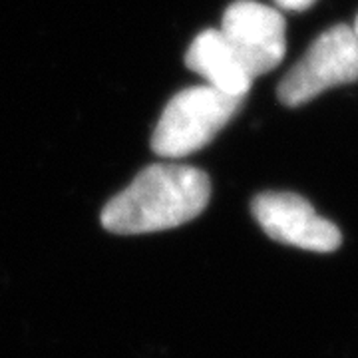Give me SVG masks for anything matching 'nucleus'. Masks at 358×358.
Wrapping results in <instances>:
<instances>
[{"instance_id": "f257e3e1", "label": "nucleus", "mask_w": 358, "mask_h": 358, "mask_svg": "<svg viewBox=\"0 0 358 358\" xmlns=\"http://www.w3.org/2000/svg\"><path fill=\"white\" fill-rule=\"evenodd\" d=\"M209 197L211 181L205 171L181 164H154L108 201L102 225L117 235L173 229L201 215Z\"/></svg>"}, {"instance_id": "f03ea898", "label": "nucleus", "mask_w": 358, "mask_h": 358, "mask_svg": "<svg viewBox=\"0 0 358 358\" xmlns=\"http://www.w3.org/2000/svg\"><path fill=\"white\" fill-rule=\"evenodd\" d=\"M243 98L229 96L209 84L176 94L157 120L152 148L157 155L179 159L199 152L241 110Z\"/></svg>"}, {"instance_id": "7ed1b4c3", "label": "nucleus", "mask_w": 358, "mask_h": 358, "mask_svg": "<svg viewBox=\"0 0 358 358\" xmlns=\"http://www.w3.org/2000/svg\"><path fill=\"white\" fill-rule=\"evenodd\" d=\"M352 82H358V36L352 26L334 24L285 74L277 98L289 108H299L327 90Z\"/></svg>"}, {"instance_id": "20e7f679", "label": "nucleus", "mask_w": 358, "mask_h": 358, "mask_svg": "<svg viewBox=\"0 0 358 358\" xmlns=\"http://www.w3.org/2000/svg\"><path fill=\"white\" fill-rule=\"evenodd\" d=\"M219 30L253 80L275 70L285 58L287 22L279 8L255 0H237L227 6Z\"/></svg>"}, {"instance_id": "39448f33", "label": "nucleus", "mask_w": 358, "mask_h": 358, "mask_svg": "<svg viewBox=\"0 0 358 358\" xmlns=\"http://www.w3.org/2000/svg\"><path fill=\"white\" fill-rule=\"evenodd\" d=\"M251 211L261 229L279 243L313 253H331L343 243L341 229L320 217L305 197L289 192L259 193Z\"/></svg>"}, {"instance_id": "423d86ee", "label": "nucleus", "mask_w": 358, "mask_h": 358, "mask_svg": "<svg viewBox=\"0 0 358 358\" xmlns=\"http://www.w3.org/2000/svg\"><path fill=\"white\" fill-rule=\"evenodd\" d=\"M185 66L205 78L209 86L235 98L245 100L253 84V78L241 58L231 48L219 28H207L193 38L185 54Z\"/></svg>"}, {"instance_id": "0eeeda50", "label": "nucleus", "mask_w": 358, "mask_h": 358, "mask_svg": "<svg viewBox=\"0 0 358 358\" xmlns=\"http://www.w3.org/2000/svg\"><path fill=\"white\" fill-rule=\"evenodd\" d=\"M317 0H275V4L279 8H285V10H294V13H301V10H307L315 4Z\"/></svg>"}, {"instance_id": "6e6552de", "label": "nucleus", "mask_w": 358, "mask_h": 358, "mask_svg": "<svg viewBox=\"0 0 358 358\" xmlns=\"http://www.w3.org/2000/svg\"><path fill=\"white\" fill-rule=\"evenodd\" d=\"M352 30H355V34L358 36V14H357V18H355V26H352Z\"/></svg>"}]
</instances>
